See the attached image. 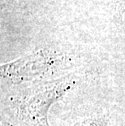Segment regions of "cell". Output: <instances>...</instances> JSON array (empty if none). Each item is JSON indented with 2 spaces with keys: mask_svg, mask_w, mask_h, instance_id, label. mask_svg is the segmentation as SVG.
<instances>
[{
  "mask_svg": "<svg viewBox=\"0 0 125 126\" xmlns=\"http://www.w3.org/2000/svg\"><path fill=\"white\" fill-rule=\"evenodd\" d=\"M73 77L34 85L12 98L15 116L28 126H49L47 112L51 104L75 84Z\"/></svg>",
  "mask_w": 125,
  "mask_h": 126,
  "instance_id": "cell-1",
  "label": "cell"
},
{
  "mask_svg": "<svg viewBox=\"0 0 125 126\" xmlns=\"http://www.w3.org/2000/svg\"><path fill=\"white\" fill-rule=\"evenodd\" d=\"M36 60L34 57L22 59L2 67V76L14 82L43 79L55 75L63 64L55 61Z\"/></svg>",
  "mask_w": 125,
  "mask_h": 126,
  "instance_id": "cell-2",
  "label": "cell"
},
{
  "mask_svg": "<svg viewBox=\"0 0 125 126\" xmlns=\"http://www.w3.org/2000/svg\"><path fill=\"white\" fill-rule=\"evenodd\" d=\"M108 119L105 115H95L80 120L74 126H106Z\"/></svg>",
  "mask_w": 125,
  "mask_h": 126,
  "instance_id": "cell-3",
  "label": "cell"
},
{
  "mask_svg": "<svg viewBox=\"0 0 125 126\" xmlns=\"http://www.w3.org/2000/svg\"><path fill=\"white\" fill-rule=\"evenodd\" d=\"M1 126H12V125H10L9 123H7L6 121H2V124H1Z\"/></svg>",
  "mask_w": 125,
  "mask_h": 126,
  "instance_id": "cell-4",
  "label": "cell"
}]
</instances>
